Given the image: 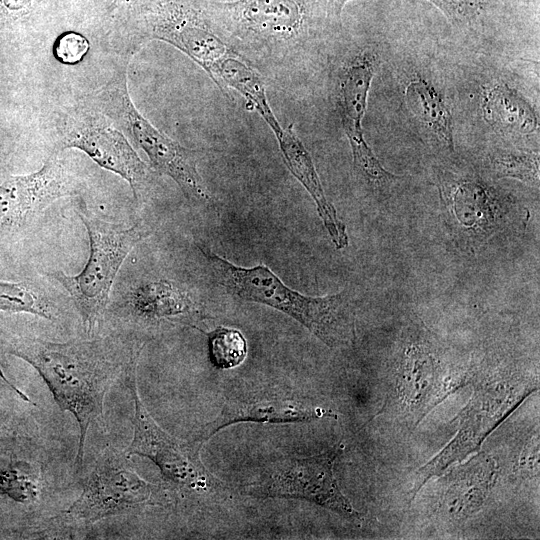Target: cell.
<instances>
[{"label":"cell","mask_w":540,"mask_h":540,"mask_svg":"<svg viewBox=\"0 0 540 540\" xmlns=\"http://www.w3.org/2000/svg\"><path fill=\"white\" fill-rule=\"evenodd\" d=\"M8 351L34 367L59 408L75 417L80 430L75 458L79 469L90 425L102 416L110 386L139 356V350L124 354L121 346L108 338L53 342L20 337L9 344Z\"/></svg>","instance_id":"obj_1"},{"label":"cell","mask_w":540,"mask_h":540,"mask_svg":"<svg viewBox=\"0 0 540 540\" xmlns=\"http://www.w3.org/2000/svg\"><path fill=\"white\" fill-rule=\"evenodd\" d=\"M220 283L242 300L267 305L306 327L329 347L347 342L353 331L352 312L344 291L322 297L289 288L265 265L245 268L201 249Z\"/></svg>","instance_id":"obj_2"},{"label":"cell","mask_w":540,"mask_h":540,"mask_svg":"<svg viewBox=\"0 0 540 540\" xmlns=\"http://www.w3.org/2000/svg\"><path fill=\"white\" fill-rule=\"evenodd\" d=\"M86 227L89 256L82 271L67 275L62 271L48 273L69 293L81 316L83 327L91 332L103 316L115 278L132 249L149 236L142 223L129 227L114 224L92 215L83 201L76 207Z\"/></svg>","instance_id":"obj_3"},{"label":"cell","mask_w":540,"mask_h":540,"mask_svg":"<svg viewBox=\"0 0 540 540\" xmlns=\"http://www.w3.org/2000/svg\"><path fill=\"white\" fill-rule=\"evenodd\" d=\"M86 102L142 149L152 168L174 180L189 201H210V193L197 170V152L160 131L138 111L128 91L126 69L91 93Z\"/></svg>","instance_id":"obj_4"},{"label":"cell","mask_w":540,"mask_h":540,"mask_svg":"<svg viewBox=\"0 0 540 540\" xmlns=\"http://www.w3.org/2000/svg\"><path fill=\"white\" fill-rule=\"evenodd\" d=\"M229 43L277 48L305 41L326 16L327 0H205ZM333 18V17H332Z\"/></svg>","instance_id":"obj_5"},{"label":"cell","mask_w":540,"mask_h":540,"mask_svg":"<svg viewBox=\"0 0 540 540\" xmlns=\"http://www.w3.org/2000/svg\"><path fill=\"white\" fill-rule=\"evenodd\" d=\"M120 26L136 42L159 40L173 45L213 80L222 61L235 52L213 21L205 0H154Z\"/></svg>","instance_id":"obj_6"},{"label":"cell","mask_w":540,"mask_h":540,"mask_svg":"<svg viewBox=\"0 0 540 540\" xmlns=\"http://www.w3.org/2000/svg\"><path fill=\"white\" fill-rule=\"evenodd\" d=\"M436 184L447 228L462 250L479 251L517 213L513 200L477 175L440 169Z\"/></svg>","instance_id":"obj_7"},{"label":"cell","mask_w":540,"mask_h":540,"mask_svg":"<svg viewBox=\"0 0 540 540\" xmlns=\"http://www.w3.org/2000/svg\"><path fill=\"white\" fill-rule=\"evenodd\" d=\"M138 357L128 366L125 376L134 401L133 438L125 453L153 461L163 478L182 493L204 496L221 490L223 484L200 459L197 439L190 442L174 437L153 419L140 399L136 381Z\"/></svg>","instance_id":"obj_8"},{"label":"cell","mask_w":540,"mask_h":540,"mask_svg":"<svg viewBox=\"0 0 540 540\" xmlns=\"http://www.w3.org/2000/svg\"><path fill=\"white\" fill-rule=\"evenodd\" d=\"M56 152L74 148L103 169L123 178L139 201L152 182L150 168L128 138L102 112L85 101L60 112L55 121Z\"/></svg>","instance_id":"obj_9"},{"label":"cell","mask_w":540,"mask_h":540,"mask_svg":"<svg viewBox=\"0 0 540 540\" xmlns=\"http://www.w3.org/2000/svg\"><path fill=\"white\" fill-rule=\"evenodd\" d=\"M511 381H488L479 385L462 411L458 432L426 465L419 468L410 491L413 499L433 476L477 451L488 435L533 391Z\"/></svg>","instance_id":"obj_10"},{"label":"cell","mask_w":540,"mask_h":540,"mask_svg":"<svg viewBox=\"0 0 540 540\" xmlns=\"http://www.w3.org/2000/svg\"><path fill=\"white\" fill-rule=\"evenodd\" d=\"M156 490L132 468L125 452L108 445L85 477L82 493L64 513L94 524L151 504Z\"/></svg>","instance_id":"obj_11"},{"label":"cell","mask_w":540,"mask_h":540,"mask_svg":"<svg viewBox=\"0 0 540 540\" xmlns=\"http://www.w3.org/2000/svg\"><path fill=\"white\" fill-rule=\"evenodd\" d=\"M377 65V55L368 50L355 55L344 65L338 79V109L356 172L376 195L387 199L402 177L382 166L368 146L362 128Z\"/></svg>","instance_id":"obj_12"},{"label":"cell","mask_w":540,"mask_h":540,"mask_svg":"<svg viewBox=\"0 0 540 540\" xmlns=\"http://www.w3.org/2000/svg\"><path fill=\"white\" fill-rule=\"evenodd\" d=\"M340 448L313 456H293L280 461L260 484L252 485V495L300 498L329 509L348 519L360 514L341 492L333 472Z\"/></svg>","instance_id":"obj_13"},{"label":"cell","mask_w":540,"mask_h":540,"mask_svg":"<svg viewBox=\"0 0 540 540\" xmlns=\"http://www.w3.org/2000/svg\"><path fill=\"white\" fill-rule=\"evenodd\" d=\"M71 177L57 152L36 171L0 184V235L20 230L61 197L72 194Z\"/></svg>","instance_id":"obj_14"},{"label":"cell","mask_w":540,"mask_h":540,"mask_svg":"<svg viewBox=\"0 0 540 540\" xmlns=\"http://www.w3.org/2000/svg\"><path fill=\"white\" fill-rule=\"evenodd\" d=\"M397 390L402 406L420 421L451 391L425 337L407 341L399 362Z\"/></svg>","instance_id":"obj_15"},{"label":"cell","mask_w":540,"mask_h":540,"mask_svg":"<svg viewBox=\"0 0 540 540\" xmlns=\"http://www.w3.org/2000/svg\"><path fill=\"white\" fill-rule=\"evenodd\" d=\"M275 135L283 160L291 174L303 185L313 199L317 213L337 249L349 243L344 222L338 217L333 204L327 199L312 157L293 127L281 126L272 109L260 114Z\"/></svg>","instance_id":"obj_16"},{"label":"cell","mask_w":540,"mask_h":540,"mask_svg":"<svg viewBox=\"0 0 540 540\" xmlns=\"http://www.w3.org/2000/svg\"><path fill=\"white\" fill-rule=\"evenodd\" d=\"M331 417L335 412L308 404L299 399L261 397L247 400H228L217 416L201 431L197 440L204 443L221 429L238 422L298 423Z\"/></svg>","instance_id":"obj_17"},{"label":"cell","mask_w":540,"mask_h":540,"mask_svg":"<svg viewBox=\"0 0 540 540\" xmlns=\"http://www.w3.org/2000/svg\"><path fill=\"white\" fill-rule=\"evenodd\" d=\"M498 474L497 464L486 453H478L443 479L441 507L454 520H463L480 509Z\"/></svg>","instance_id":"obj_18"},{"label":"cell","mask_w":540,"mask_h":540,"mask_svg":"<svg viewBox=\"0 0 540 540\" xmlns=\"http://www.w3.org/2000/svg\"><path fill=\"white\" fill-rule=\"evenodd\" d=\"M126 304L132 315L144 320L198 313L197 305L190 294L165 279L136 285L127 294Z\"/></svg>","instance_id":"obj_19"},{"label":"cell","mask_w":540,"mask_h":540,"mask_svg":"<svg viewBox=\"0 0 540 540\" xmlns=\"http://www.w3.org/2000/svg\"><path fill=\"white\" fill-rule=\"evenodd\" d=\"M481 110L485 121L503 132L527 135L538 130L534 109L506 83L495 82L484 88Z\"/></svg>","instance_id":"obj_20"},{"label":"cell","mask_w":540,"mask_h":540,"mask_svg":"<svg viewBox=\"0 0 540 540\" xmlns=\"http://www.w3.org/2000/svg\"><path fill=\"white\" fill-rule=\"evenodd\" d=\"M404 99L409 111L448 152H454L453 121L446 102L436 87L421 76L408 81Z\"/></svg>","instance_id":"obj_21"},{"label":"cell","mask_w":540,"mask_h":540,"mask_svg":"<svg viewBox=\"0 0 540 540\" xmlns=\"http://www.w3.org/2000/svg\"><path fill=\"white\" fill-rule=\"evenodd\" d=\"M0 311L53 318V310L46 295L28 281L0 280Z\"/></svg>","instance_id":"obj_22"},{"label":"cell","mask_w":540,"mask_h":540,"mask_svg":"<svg viewBox=\"0 0 540 540\" xmlns=\"http://www.w3.org/2000/svg\"><path fill=\"white\" fill-rule=\"evenodd\" d=\"M496 179L514 178L530 185L539 184V153L535 151L495 150L488 157Z\"/></svg>","instance_id":"obj_23"},{"label":"cell","mask_w":540,"mask_h":540,"mask_svg":"<svg viewBox=\"0 0 540 540\" xmlns=\"http://www.w3.org/2000/svg\"><path fill=\"white\" fill-rule=\"evenodd\" d=\"M208 346L212 363L222 369L238 366L247 355L246 340L234 328L218 327L208 333Z\"/></svg>","instance_id":"obj_24"},{"label":"cell","mask_w":540,"mask_h":540,"mask_svg":"<svg viewBox=\"0 0 540 540\" xmlns=\"http://www.w3.org/2000/svg\"><path fill=\"white\" fill-rule=\"evenodd\" d=\"M0 492L18 502H32L39 494L38 476L28 466L9 467L0 472Z\"/></svg>","instance_id":"obj_25"},{"label":"cell","mask_w":540,"mask_h":540,"mask_svg":"<svg viewBox=\"0 0 540 540\" xmlns=\"http://www.w3.org/2000/svg\"><path fill=\"white\" fill-rule=\"evenodd\" d=\"M452 23L465 26L474 23L485 11L489 0H427Z\"/></svg>","instance_id":"obj_26"},{"label":"cell","mask_w":540,"mask_h":540,"mask_svg":"<svg viewBox=\"0 0 540 540\" xmlns=\"http://www.w3.org/2000/svg\"><path fill=\"white\" fill-rule=\"evenodd\" d=\"M89 49L90 43L83 34L66 31L55 39L52 54L62 64L75 65L84 59Z\"/></svg>","instance_id":"obj_27"},{"label":"cell","mask_w":540,"mask_h":540,"mask_svg":"<svg viewBox=\"0 0 540 540\" xmlns=\"http://www.w3.org/2000/svg\"><path fill=\"white\" fill-rule=\"evenodd\" d=\"M37 0H0V32L9 30L27 19Z\"/></svg>","instance_id":"obj_28"},{"label":"cell","mask_w":540,"mask_h":540,"mask_svg":"<svg viewBox=\"0 0 540 540\" xmlns=\"http://www.w3.org/2000/svg\"><path fill=\"white\" fill-rule=\"evenodd\" d=\"M152 1L154 0H112L106 11L107 16L121 24Z\"/></svg>","instance_id":"obj_29"},{"label":"cell","mask_w":540,"mask_h":540,"mask_svg":"<svg viewBox=\"0 0 540 540\" xmlns=\"http://www.w3.org/2000/svg\"><path fill=\"white\" fill-rule=\"evenodd\" d=\"M352 0H327L330 14L338 19L346 3Z\"/></svg>","instance_id":"obj_30"}]
</instances>
